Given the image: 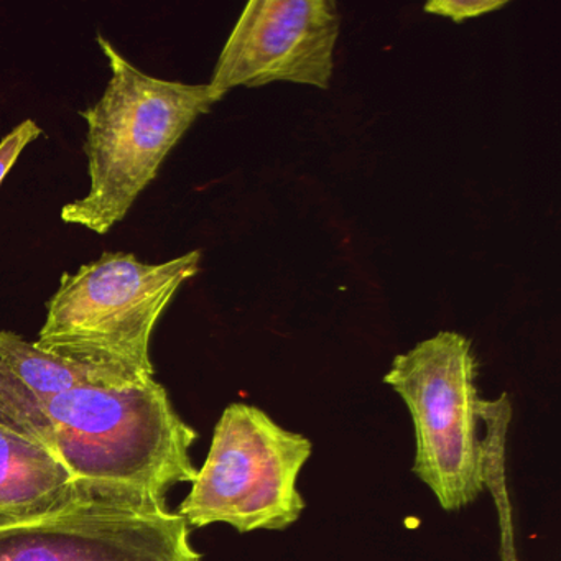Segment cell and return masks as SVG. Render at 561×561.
<instances>
[{"label":"cell","instance_id":"obj_1","mask_svg":"<svg viewBox=\"0 0 561 561\" xmlns=\"http://www.w3.org/2000/svg\"><path fill=\"white\" fill-rule=\"evenodd\" d=\"M196 439V430L156 379L58 393L45 407L35 436L87 497L146 508H169V492L192 484Z\"/></svg>","mask_w":561,"mask_h":561},{"label":"cell","instance_id":"obj_2","mask_svg":"<svg viewBox=\"0 0 561 561\" xmlns=\"http://www.w3.org/2000/svg\"><path fill=\"white\" fill-rule=\"evenodd\" d=\"M98 45L111 78L100 101L80 111L90 192L65 205L61 219L104 236L126 218L196 119L221 100L209 84L144 73L103 35Z\"/></svg>","mask_w":561,"mask_h":561},{"label":"cell","instance_id":"obj_3","mask_svg":"<svg viewBox=\"0 0 561 561\" xmlns=\"http://www.w3.org/2000/svg\"><path fill=\"white\" fill-rule=\"evenodd\" d=\"M199 262V251L162 264L104 252L75 274L65 272L47 301L35 346L110 374L124 386L150 382L153 330L182 285L198 274Z\"/></svg>","mask_w":561,"mask_h":561},{"label":"cell","instance_id":"obj_4","mask_svg":"<svg viewBox=\"0 0 561 561\" xmlns=\"http://www.w3.org/2000/svg\"><path fill=\"white\" fill-rule=\"evenodd\" d=\"M313 443L251 403L226 407L179 514L190 528L225 524L239 534L284 531L307 508L298 479Z\"/></svg>","mask_w":561,"mask_h":561},{"label":"cell","instance_id":"obj_5","mask_svg":"<svg viewBox=\"0 0 561 561\" xmlns=\"http://www.w3.org/2000/svg\"><path fill=\"white\" fill-rule=\"evenodd\" d=\"M471 341L442 331L393 359L383 382L403 400L415 436L412 471L446 512L471 505L485 491L482 399Z\"/></svg>","mask_w":561,"mask_h":561},{"label":"cell","instance_id":"obj_6","mask_svg":"<svg viewBox=\"0 0 561 561\" xmlns=\"http://www.w3.org/2000/svg\"><path fill=\"white\" fill-rule=\"evenodd\" d=\"M0 561H203L179 512L80 499L0 527Z\"/></svg>","mask_w":561,"mask_h":561},{"label":"cell","instance_id":"obj_7","mask_svg":"<svg viewBox=\"0 0 561 561\" xmlns=\"http://www.w3.org/2000/svg\"><path fill=\"white\" fill-rule=\"evenodd\" d=\"M341 18L333 0H251L232 28L209 88L295 83L328 90Z\"/></svg>","mask_w":561,"mask_h":561},{"label":"cell","instance_id":"obj_8","mask_svg":"<svg viewBox=\"0 0 561 561\" xmlns=\"http://www.w3.org/2000/svg\"><path fill=\"white\" fill-rule=\"evenodd\" d=\"M80 499L90 497L48 449L0 426V527L50 514Z\"/></svg>","mask_w":561,"mask_h":561},{"label":"cell","instance_id":"obj_9","mask_svg":"<svg viewBox=\"0 0 561 561\" xmlns=\"http://www.w3.org/2000/svg\"><path fill=\"white\" fill-rule=\"evenodd\" d=\"M0 363L47 403L75 387H130L93 367L45 353L14 331L0 330Z\"/></svg>","mask_w":561,"mask_h":561},{"label":"cell","instance_id":"obj_10","mask_svg":"<svg viewBox=\"0 0 561 561\" xmlns=\"http://www.w3.org/2000/svg\"><path fill=\"white\" fill-rule=\"evenodd\" d=\"M507 0H433L425 5L426 14L451 19L456 24L481 18L505 8Z\"/></svg>","mask_w":561,"mask_h":561},{"label":"cell","instance_id":"obj_11","mask_svg":"<svg viewBox=\"0 0 561 561\" xmlns=\"http://www.w3.org/2000/svg\"><path fill=\"white\" fill-rule=\"evenodd\" d=\"M44 134L42 127L34 119H25L12 129L4 139L0 140V185L4 182L12 167L18 163L19 157L24 152L25 147L31 146L34 140Z\"/></svg>","mask_w":561,"mask_h":561}]
</instances>
